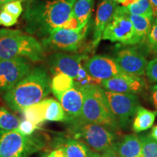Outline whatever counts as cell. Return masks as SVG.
<instances>
[{
	"label": "cell",
	"instance_id": "1",
	"mask_svg": "<svg viewBox=\"0 0 157 157\" xmlns=\"http://www.w3.org/2000/svg\"><path fill=\"white\" fill-rule=\"evenodd\" d=\"M76 0H27L23 14L25 29L39 38L61 28L72 15Z\"/></svg>",
	"mask_w": 157,
	"mask_h": 157
},
{
	"label": "cell",
	"instance_id": "2",
	"mask_svg": "<svg viewBox=\"0 0 157 157\" xmlns=\"http://www.w3.org/2000/svg\"><path fill=\"white\" fill-rule=\"evenodd\" d=\"M51 80L42 67H35L26 76L4 94L3 100L10 109L21 111L43 101L51 93Z\"/></svg>",
	"mask_w": 157,
	"mask_h": 157
},
{
	"label": "cell",
	"instance_id": "3",
	"mask_svg": "<svg viewBox=\"0 0 157 157\" xmlns=\"http://www.w3.org/2000/svg\"><path fill=\"white\" fill-rule=\"evenodd\" d=\"M80 89L83 93L84 102L79 119L103 125L113 131L118 130L120 127L111 112L103 88L93 85Z\"/></svg>",
	"mask_w": 157,
	"mask_h": 157
},
{
	"label": "cell",
	"instance_id": "4",
	"mask_svg": "<svg viewBox=\"0 0 157 157\" xmlns=\"http://www.w3.org/2000/svg\"><path fill=\"white\" fill-rule=\"evenodd\" d=\"M18 57L38 62L44 58V50L34 37L16 30L0 40V60Z\"/></svg>",
	"mask_w": 157,
	"mask_h": 157
},
{
	"label": "cell",
	"instance_id": "5",
	"mask_svg": "<svg viewBox=\"0 0 157 157\" xmlns=\"http://www.w3.org/2000/svg\"><path fill=\"white\" fill-rule=\"evenodd\" d=\"M68 124L69 132L74 138L82 140L96 152H103L111 148L116 142L113 130L103 125L87 122L79 119Z\"/></svg>",
	"mask_w": 157,
	"mask_h": 157
},
{
	"label": "cell",
	"instance_id": "6",
	"mask_svg": "<svg viewBox=\"0 0 157 157\" xmlns=\"http://www.w3.org/2000/svg\"><path fill=\"white\" fill-rule=\"evenodd\" d=\"M44 139L26 136L17 129H0V157H29L44 146Z\"/></svg>",
	"mask_w": 157,
	"mask_h": 157
},
{
	"label": "cell",
	"instance_id": "7",
	"mask_svg": "<svg viewBox=\"0 0 157 157\" xmlns=\"http://www.w3.org/2000/svg\"><path fill=\"white\" fill-rule=\"evenodd\" d=\"M89 25L90 22L85 26L76 29H55L48 36L43 38V48L48 51H78L84 42Z\"/></svg>",
	"mask_w": 157,
	"mask_h": 157
},
{
	"label": "cell",
	"instance_id": "8",
	"mask_svg": "<svg viewBox=\"0 0 157 157\" xmlns=\"http://www.w3.org/2000/svg\"><path fill=\"white\" fill-rule=\"evenodd\" d=\"M102 39L124 45L138 44L132 23L124 6L118 5L112 19L103 31Z\"/></svg>",
	"mask_w": 157,
	"mask_h": 157
},
{
	"label": "cell",
	"instance_id": "9",
	"mask_svg": "<svg viewBox=\"0 0 157 157\" xmlns=\"http://www.w3.org/2000/svg\"><path fill=\"white\" fill-rule=\"evenodd\" d=\"M104 93L119 127H126L139 106L138 98L134 94L113 93L105 90Z\"/></svg>",
	"mask_w": 157,
	"mask_h": 157
},
{
	"label": "cell",
	"instance_id": "10",
	"mask_svg": "<svg viewBox=\"0 0 157 157\" xmlns=\"http://www.w3.org/2000/svg\"><path fill=\"white\" fill-rule=\"evenodd\" d=\"M31 65L25 58L0 60V92H7L26 76Z\"/></svg>",
	"mask_w": 157,
	"mask_h": 157
},
{
	"label": "cell",
	"instance_id": "11",
	"mask_svg": "<svg viewBox=\"0 0 157 157\" xmlns=\"http://www.w3.org/2000/svg\"><path fill=\"white\" fill-rule=\"evenodd\" d=\"M113 59L123 73L139 77L144 75L148 65L144 53L137 47L122 48Z\"/></svg>",
	"mask_w": 157,
	"mask_h": 157
},
{
	"label": "cell",
	"instance_id": "12",
	"mask_svg": "<svg viewBox=\"0 0 157 157\" xmlns=\"http://www.w3.org/2000/svg\"><path fill=\"white\" fill-rule=\"evenodd\" d=\"M84 54H67L56 52L49 58V66L51 73L54 75L64 74L74 78L77 75L82 63L87 60Z\"/></svg>",
	"mask_w": 157,
	"mask_h": 157
},
{
	"label": "cell",
	"instance_id": "13",
	"mask_svg": "<svg viewBox=\"0 0 157 157\" xmlns=\"http://www.w3.org/2000/svg\"><path fill=\"white\" fill-rule=\"evenodd\" d=\"M83 66L92 77L101 82L123 73L114 59L106 56H94L88 59Z\"/></svg>",
	"mask_w": 157,
	"mask_h": 157
},
{
	"label": "cell",
	"instance_id": "14",
	"mask_svg": "<svg viewBox=\"0 0 157 157\" xmlns=\"http://www.w3.org/2000/svg\"><path fill=\"white\" fill-rule=\"evenodd\" d=\"M101 85L106 91L135 95L143 91L145 82L139 76L121 73L109 79L104 80L101 82Z\"/></svg>",
	"mask_w": 157,
	"mask_h": 157
},
{
	"label": "cell",
	"instance_id": "15",
	"mask_svg": "<svg viewBox=\"0 0 157 157\" xmlns=\"http://www.w3.org/2000/svg\"><path fill=\"white\" fill-rule=\"evenodd\" d=\"M118 7L115 2L104 0L98 5L95 20L92 48L95 49L102 39L103 31L114 15Z\"/></svg>",
	"mask_w": 157,
	"mask_h": 157
},
{
	"label": "cell",
	"instance_id": "16",
	"mask_svg": "<svg viewBox=\"0 0 157 157\" xmlns=\"http://www.w3.org/2000/svg\"><path fill=\"white\" fill-rule=\"evenodd\" d=\"M60 103L66 116V122L80 119L83 106L84 96L82 90L74 85L61 95Z\"/></svg>",
	"mask_w": 157,
	"mask_h": 157
},
{
	"label": "cell",
	"instance_id": "17",
	"mask_svg": "<svg viewBox=\"0 0 157 157\" xmlns=\"http://www.w3.org/2000/svg\"><path fill=\"white\" fill-rule=\"evenodd\" d=\"M112 148L121 157H143L140 136L135 134L125 135L120 141L115 142Z\"/></svg>",
	"mask_w": 157,
	"mask_h": 157
},
{
	"label": "cell",
	"instance_id": "18",
	"mask_svg": "<svg viewBox=\"0 0 157 157\" xmlns=\"http://www.w3.org/2000/svg\"><path fill=\"white\" fill-rule=\"evenodd\" d=\"M63 149L66 157H89L90 147L83 141L74 138H66L60 143L58 148Z\"/></svg>",
	"mask_w": 157,
	"mask_h": 157
},
{
	"label": "cell",
	"instance_id": "19",
	"mask_svg": "<svg viewBox=\"0 0 157 157\" xmlns=\"http://www.w3.org/2000/svg\"><path fill=\"white\" fill-rule=\"evenodd\" d=\"M157 113L145 109L140 105L137 107L132 123V129L135 132H140L150 129L154 124Z\"/></svg>",
	"mask_w": 157,
	"mask_h": 157
},
{
	"label": "cell",
	"instance_id": "20",
	"mask_svg": "<svg viewBox=\"0 0 157 157\" xmlns=\"http://www.w3.org/2000/svg\"><path fill=\"white\" fill-rule=\"evenodd\" d=\"M48 104V99L43 100L34 105L24 108L21 112H22L25 119L38 126L46 121L45 116Z\"/></svg>",
	"mask_w": 157,
	"mask_h": 157
},
{
	"label": "cell",
	"instance_id": "21",
	"mask_svg": "<svg viewBox=\"0 0 157 157\" xmlns=\"http://www.w3.org/2000/svg\"><path fill=\"white\" fill-rule=\"evenodd\" d=\"M129 17L132 23L138 44L145 43L151 28L153 17H145L137 15H129Z\"/></svg>",
	"mask_w": 157,
	"mask_h": 157
},
{
	"label": "cell",
	"instance_id": "22",
	"mask_svg": "<svg viewBox=\"0 0 157 157\" xmlns=\"http://www.w3.org/2000/svg\"><path fill=\"white\" fill-rule=\"evenodd\" d=\"M93 3L94 0H76L72 13L78 21V28H82L90 22Z\"/></svg>",
	"mask_w": 157,
	"mask_h": 157
},
{
	"label": "cell",
	"instance_id": "23",
	"mask_svg": "<svg viewBox=\"0 0 157 157\" xmlns=\"http://www.w3.org/2000/svg\"><path fill=\"white\" fill-rule=\"evenodd\" d=\"M74 86V78L64 74H58L51 80V89L54 95L59 100L64 93Z\"/></svg>",
	"mask_w": 157,
	"mask_h": 157
},
{
	"label": "cell",
	"instance_id": "24",
	"mask_svg": "<svg viewBox=\"0 0 157 157\" xmlns=\"http://www.w3.org/2000/svg\"><path fill=\"white\" fill-rule=\"evenodd\" d=\"M45 119L47 121H64L66 122V116L61 104L56 100L49 98Z\"/></svg>",
	"mask_w": 157,
	"mask_h": 157
},
{
	"label": "cell",
	"instance_id": "25",
	"mask_svg": "<svg viewBox=\"0 0 157 157\" xmlns=\"http://www.w3.org/2000/svg\"><path fill=\"white\" fill-rule=\"evenodd\" d=\"M21 119L7 111L5 107H0V129L5 131L15 130L18 128Z\"/></svg>",
	"mask_w": 157,
	"mask_h": 157
},
{
	"label": "cell",
	"instance_id": "26",
	"mask_svg": "<svg viewBox=\"0 0 157 157\" xmlns=\"http://www.w3.org/2000/svg\"><path fill=\"white\" fill-rule=\"evenodd\" d=\"M124 7L129 15H142L145 17L154 16V13L149 0H137L135 2Z\"/></svg>",
	"mask_w": 157,
	"mask_h": 157
},
{
	"label": "cell",
	"instance_id": "27",
	"mask_svg": "<svg viewBox=\"0 0 157 157\" xmlns=\"http://www.w3.org/2000/svg\"><path fill=\"white\" fill-rule=\"evenodd\" d=\"M74 85L76 87L82 88L89 87L93 85H100L101 86V82L95 79V78L92 77L87 71L84 68V66H82L78 69V74L75 78H74Z\"/></svg>",
	"mask_w": 157,
	"mask_h": 157
},
{
	"label": "cell",
	"instance_id": "28",
	"mask_svg": "<svg viewBox=\"0 0 157 157\" xmlns=\"http://www.w3.org/2000/svg\"><path fill=\"white\" fill-rule=\"evenodd\" d=\"M143 157H157V141L150 136H140Z\"/></svg>",
	"mask_w": 157,
	"mask_h": 157
},
{
	"label": "cell",
	"instance_id": "29",
	"mask_svg": "<svg viewBox=\"0 0 157 157\" xmlns=\"http://www.w3.org/2000/svg\"><path fill=\"white\" fill-rule=\"evenodd\" d=\"M146 43L148 50L157 55V19L153 21Z\"/></svg>",
	"mask_w": 157,
	"mask_h": 157
},
{
	"label": "cell",
	"instance_id": "30",
	"mask_svg": "<svg viewBox=\"0 0 157 157\" xmlns=\"http://www.w3.org/2000/svg\"><path fill=\"white\" fill-rule=\"evenodd\" d=\"M2 10L7 12L14 17L18 18L23 12L21 1V0H17V1L5 4L2 7Z\"/></svg>",
	"mask_w": 157,
	"mask_h": 157
},
{
	"label": "cell",
	"instance_id": "31",
	"mask_svg": "<svg viewBox=\"0 0 157 157\" xmlns=\"http://www.w3.org/2000/svg\"><path fill=\"white\" fill-rule=\"evenodd\" d=\"M37 129H39V127L37 125L25 119L21 121L18 128L17 129L21 134L26 135V136H30V135H32L34 131Z\"/></svg>",
	"mask_w": 157,
	"mask_h": 157
},
{
	"label": "cell",
	"instance_id": "32",
	"mask_svg": "<svg viewBox=\"0 0 157 157\" xmlns=\"http://www.w3.org/2000/svg\"><path fill=\"white\" fill-rule=\"evenodd\" d=\"M146 72L149 81L157 83V57L148 63Z\"/></svg>",
	"mask_w": 157,
	"mask_h": 157
},
{
	"label": "cell",
	"instance_id": "33",
	"mask_svg": "<svg viewBox=\"0 0 157 157\" xmlns=\"http://www.w3.org/2000/svg\"><path fill=\"white\" fill-rule=\"evenodd\" d=\"M17 22V18L7 13L2 10L0 13V25L5 27H11Z\"/></svg>",
	"mask_w": 157,
	"mask_h": 157
},
{
	"label": "cell",
	"instance_id": "34",
	"mask_svg": "<svg viewBox=\"0 0 157 157\" xmlns=\"http://www.w3.org/2000/svg\"><path fill=\"white\" fill-rule=\"evenodd\" d=\"M63 29H78V21L76 19V17L74 16L73 13L71 17L68 19V21H66L64 23V25L61 27Z\"/></svg>",
	"mask_w": 157,
	"mask_h": 157
},
{
	"label": "cell",
	"instance_id": "35",
	"mask_svg": "<svg viewBox=\"0 0 157 157\" xmlns=\"http://www.w3.org/2000/svg\"><path fill=\"white\" fill-rule=\"evenodd\" d=\"M47 157H66L65 152L63 148H58L52 151Z\"/></svg>",
	"mask_w": 157,
	"mask_h": 157
},
{
	"label": "cell",
	"instance_id": "36",
	"mask_svg": "<svg viewBox=\"0 0 157 157\" xmlns=\"http://www.w3.org/2000/svg\"><path fill=\"white\" fill-rule=\"evenodd\" d=\"M101 156L102 157H121L112 148L108 149V150L103 151V154L101 155Z\"/></svg>",
	"mask_w": 157,
	"mask_h": 157
},
{
	"label": "cell",
	"instance_id": "37",
	"mask_svg": "<svg viewBox=\"0 0 157 157\" xmlns=\"http://www.w3.org/2000/svg\"><path fill=\"white\" fill-rule=\"evenodd\" d=\"M151 98L153 104H154L155 109H156V112L157 113V84L154 85L152 88Z\"/></svg>",
	"mask_w": 157,
	"mask_h": 157
},
{
	"label": "cell",
	"instance_id": "38",
	"mask_svg": "<svg viewBox=\"0 0 157 157\" xmlns=\"http://www.w3.org/2000/svg\"><path fill=\"white\" fill-rule=\"evenodd\" d=\"M16 30H10V29H0V40L7 35H10L11 34H13Z\"/></svg>",
	"mask_w": 157,
	"mask_h": 157
},
{
	"label": "cell",
	"instance_id": "39",
	"mask_svg": "<svg viewBox=\"0 0 157 157\" xmlns=\"http://www.w3.org/2000/svg\"><path fill=\"white\" fill-rule=\"evenodd\" d=\"M149 2L151 5L153 13H154V15L155 16L157 14V0H149Z\"/></svg>",
	"mask_w": 157,
	"mask_h": 157
},
{
	"label": "cell",
	"instance_id": "40",
	"mask_svg": "<svg viewBox=\"0 0 157 157\" xmlns=\"http://www.w3.org/2000/svg\"><path fill=\"white\" fill-rule=\"evenodd\" d=\"M149 136L154 139V140L157 141V125L153 127L151 129V132Z\"/></svg>",
	"mask_w": 157,
	"mask_h": 157
},
{
	"label": "cell",
	"instance_id": "41",
	"mask_svg": "<svg viewBox=\"0 0 157 157\" xmlns=\"http://www.w3.org/2000/svg\"><path fill=\"white\" fill-rule=\"evenodd\" d=\"M89 157H102V156L101 155H100L98 152H94L92 151L90 152Z\"/></svg>",
	"mask_w": 157,
	"mask_h": 157
},
{
	"label": "cell",
	"instance_id": "42",
	"mask_svg": "<svg viewBox=\"0 0 157 157\" xmlns=\"http://www.w3.org/2000/svg\"><path fill=\"white\" fill-rule=\"evenodd\" d=\"M14 1H17V0H0V4H1L2 5H5V4H7L9 2H14ZM21 1H22V0H21Z\"/></svg>",
	"mask_w": 157,
	"mask_h": 157
},
{
	"label": "cell",
	"instance_id": "43",
	"mask_svg": "<svg viewBox=\"0 0 157 157\" xmlns=\"http://www.w3.org/2000/svg\"><path fill=\"white\" fill-rule=\"evenodd\" d=\"M109 1H113V2H117L121 3L122 5L123 3H124L125 0H109Z\"/></svg>",
	"mask_w": 157,
	"mask_h": 157
},
{
	"label": "cell",
	"instance_id": "44",
	"mask_svg": "<svg viewBox=\"0 0 157 157\" xmlns=\"http://www.w3.org/2000/svg\"><path fill=\"white\" fill-rule=\"evenodd\" d=\"M1 7H2V5H1V4H0V8H1Z\"/></svg>",
	"mask_w": 157,
	"mask_h": 157
},
{
	"label": "cell",
	"instance_id": "45",
	"mask_svg": "<svg viewBox=\"0 0 157 157\" xmlns=\"http://www.w3.org/2000/svg\"><path fill=\"white\" fill-rule=\"evenodd\" d=\"M155 17H156V19H157V14H156V15H155Z\"/></svg>",
	"mask_w": 157,
	"mask_h": 157
}]
</instances>
